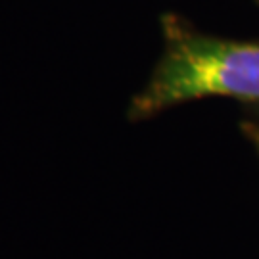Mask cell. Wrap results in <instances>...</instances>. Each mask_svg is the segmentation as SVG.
Returning <instances> with one entry per match:
<instances>
[{"label": "cell", "mask_w": 259, "mask_h": 259, "mask_svg": "<svg viewBox=\"0 0 259 259\" xmlns=\"http://www.w3.org/2000/svg\"><path fill=\"white\" fill-rule=\"evenodd\" d=\"M163 52L127 117L144 121L181 104L232 98L259 113V40L207 35L177 14L161 16Z\"/></svg>", "instance_id": "6da1fadb"}, {"label": "cell", "mask_w": 259, "mask_h": 259, "mask_svg": "<svg viewBox=\"0 0 259 259\" xmlns=\"http://www.w3.org/2000/svg\"><path fill=\"white\" fill-rule=\"evenodd\" d=\"M242 133H244V137L248 139L253 150H255V154L259 156V121L257 119H246L242 121Z\"/></svg>", "instance_id": "7a4b0ae2"}, {"label": "cell", "mask_w": 259, "mask_h": 259, "mask_svg": "<svg viewBox=\"0 0 259 259\" xmlns=\"http://www.w3.org/2000/svg\"><path fill=\"white\" fill-rule=\"evenodd\" d=\"M251 119H257L259 121V113H257V115H251Z\"/></svg>", "instance_id": "3957f363"}, {"label": "cell", "mask_w": 259, "mask_h": 259, "mask_svg": "<svg viewBox=\"0 0 259 259\" xmlns=\"http://www.w3.org/2000/svg\"><path fill=\"white\" fill-rule=\"evenodd\" d=\"M255 2H257V6H259V0H255Z\"/></svg>", "instance_id": "277c9868"}]
</instances>
